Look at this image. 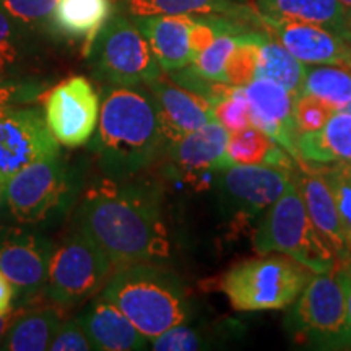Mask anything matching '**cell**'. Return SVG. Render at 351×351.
I'll list each match as a JSON object with an SVG mask.
<instances>
[{"label": "cell", "mask_w": 351, "mask_h": 351, "mask_svg": "<svg viewBox=\"0 0 351 351\" xmlns=\"http://www.w3.org/2000/svg\"><path fill=\"white\" fill-rule=\"evenodd\" d=\"M15 309V291L12 285L0 271V314L12 313Z\"/></svg>", "instance_id": "40"}, {"label": "cell", "mask_w": 351, "mask_h": 351, "mask_svg": "<svg viewBox=\"0 0 351 351\" xmlns=\"http://www.w3.org/2000/svg\"><path fill=\"white\" fill-rule=\"evenodd\" d=\"M339 2L346 8V10L351 12V0H339Z\"/></svg>", "instance_id": "43"}, {"label": "cell", "mask_w": 351, "mask_h": 351, "mask_svg": "<svg viewBox=\"0 0 351 351\" xmlns=\"http://www.w3.org/2000/svg\"><path fill=\"white\" fill-rule=\"evenodd\" d=\"M298 161L327 168L351 163V114L335 111L319 130L300 134Z\"/></svg>", "instance_id": "22"}, {"label": "cell", "mask_w": 351, "mask_h": 351, "mask_svg": "<svg viewBox=\"0 0 351 351\" xmlns=\"http://www.w3.org/2000/svg\"><path fill=\"white\" fill-rule=\"evenodd\" d=\"M85 176L62 152L21 169L2 184V195L15 221L28 226L60 223L77 207Z\"/></svg>", "instance_id": "4"}, {"label": "cell", "mask_w": 351, "mask_h": 351, "mask_svg": "<svg viewBox=\"0 0 351 351\" xmlns=\"http://www.w3.org/2000/svg\"><path fill=\"white\" fill-rule=\"evenodd\" d=\"M228 161L230 165H274L289 171L296 168L295 158L254 125L230 134Z\"/></svg>", "instance_id": "27"}, {"label": "cell", "mask_w": 351, "mask_h": 351, "mask_svg": "<svg viewBox=\"0 0 351 351\" xmlns=\"http://www.w3.org/2000/svg\"><path fill=\"white\" fill-rule=\"evenodd\" d=\"M112 270L108 254L75 228L56 244L43 295L60 309L85 304L103 291Z\"/></svg>", "instance_id": "9"}, {"label": "cell", "mask_w": 351, "mask_h": 351, "mask_svg": "<svg viewBox=\"0 0 351 351\" xmlns=\"http://www.w3.org/2000/svg\"><path fill=\"white\" fill-rule=\"evenodd\" d=\"M293 171L274 165H231L217 171L219 213L231 230H244L265 213L291 182Z\"/></svg>", "instance_id": "10"}, {"label": "cell", "mask_w": 351, "mask_h": 351, "mask_svg": "<svg viewBox=\"0 0 351 351\" xmlns=\"http://www.w3.org/2000/svg\"><path fill=\"white\" fill-rule=\"evenodd\" d=\"M239 36L241 34L234 33H219L204 51L195 56L191 65L202 77L208 78L212 82L226 83L225 65L228 57L231 56V52L238 46Z\"/></svg>", "instance_id": "32"}, {"label": "cell", "mask_w": 351, "mask_h": 351, "mask_svg": "<svg viewBox=\"0 0 351 351\" xmlns=\"http://www.w3.org/2000/svg\"><path fill=\"white\" fill-rule=\"evenodd\" d=\"M86 57L101 85H148L163 75L147 38L124 13L114 12Z\"/></svg>", "instance_id": "8"}, {"label": "cell", "mask_w": 351, "mask_h": 351, "mask_svg": "<svg viewBox=\"0 0 351 351\" xmlns=\"http://www.w3.org/2000/svg\"><path fill=\"white\" fill-rule=\"evenodd\" d=\"M60 153L44 111L32 106L0 109V186L21 169Z\"/></svg>", "instance_id": "12"}, {"label": "cell", "mask_w": 351, "mask_h": 351, "mask_svg": "<svg viewBox=\"0 0 351 351\" xmlns=\"http://www.w3.org/2000/svg\"><path fill=\"white\" fill-rule=\"evenodd\" d=\"M0 199H2V186H0Z\"/></svg>", "instance_id": "46"}, {"label": "cell", "mask_w": 351, "mask_h": 351, "mask_svg": "<svg viewBox=\"0 0 351 351\" xmlns=\"http://www.w3.org/2000/svg\"><path fill=\"white\" fill-rule=\"evenodd\" d=\"M99 96V119L88 150L106 178H135L166 150L156 101L145 85H101Z\"/></svg>", "instance_id": "2"}, {"label": "cell", "mask_w": 351, "mask_h": 351, "mask_svg": "<svg viewBox=\"0 0 351 351\" xmlns=\"http://www.w3.org/2000/svg\"><path fill=\"white\" fill-rule=\"evenodd\" d=\"M293 181L300 189L311 221L328 247L332 249V252L335 254L337 261L339 263L348 261L351 252L346 245L343 230H341L335 199H333L330 186L324 178L322 171L320 168L314 169V166L311 168L302 161H296Z\"/></svg>", "instance_id": "16"}, {"label": "cell", "mask_w": 351, "mask_h": 351, "mask_svg": "<svg viewBox=\"0 0 351 351\" xmlns=\"http://www.w3.org/2000/svg\"><path fill=\"white\" fill-rule=\"evenodd\" d=\"M150 44L163 72L169 73L192 64V15H130Z\"/></svg>", "instance_id": "20"}, {"label": "cell", "mask_w": 351, "mask_h": 351, "mask_svg": "<svg viewBox=\"0 0 351 351\" xmlns=\"http://www.w3.org/2000/svg\"><path fill=\"white\" fill-rule=\"evenodd\" d=\"M263 36H267V34L262 32L241 34L238 46L228 57L225 65V78L228 85L245 86L256 78L258 44H261Z\"/></svg>", "instance_id": "31"}, {"label": "cell", "mask_w": 351, "mask_h": 351, "mask_svg": "<svg viewBox=\"0 0 351 351\" xmlns=\"http://www.w3.org/2000/svg\"><path fill=\"white\" fill-rule=\"evenodd\" d=\"M228 140L230 132L218 121H212L174 140L165 153L179 174L189 178L215 176L217 171L231 166L228 161Z\"/></svg>", "instance_id": "17"}, {"label": "cell", "mask_w": 351, "mask_h": 351, "mask_svg": "<svg viewBox=\"0 0 351 351\" xmlns=\"http://www.w3.org/2000/svg\"><path fill=\"white\" fill-rule=\"evenodd\" d=\"M335 112L328 104L324 103L314 96L301 95L295 98V124L298 135L307 134V132L319 130L326 125Z\"/></svg>", "instance_id": "37"}, {"label": "cell", "mask_w": 351, "mask_h": 351, "mask_svg": "<svg viewBox=\"0 0 351 351\" xmlns=\"http://www.w3.org/2000/svg\"><path fill=\"white\" fill-rule=\"evenodd\" d=\"M51 80L38 75L0 78V109L32 104L49 90Z\"/></svg>", "instance_id": "33"}, {"label": "cell", "mask_w": 351, "mask_h": 351, "mask_svg": "<svg viewBox=\"0 0 351 351\" xmlns=\"http://www.w3.org/2000/svg\"><path fill=\"white\" fill-rule=\"evenodd\" d=\"M287 335L314 350H351V324L337 270L314 274L289 304L283 322Z\"/></svg>", "instance_id": "7"}, {"label": "cell", "mask_w": 351, "mask_h": 351, "mask_svg": "<svg viewBox=\"0 0 351 351\" xmlns=\"http://www.w3.org/2000/svg\"><path fill=\"white\" fill-rule=\"evenodd\" d=\"M346 168H348V171L351 173V163H350V165H346Z\"/></svg>", "instance_id": "45"}, {"label": "cell", "mask_w": 351, "mask_h": 351, "mask_svg": "<svg viewBox=\"0 0 351 351\" xmlns=\"http://www.w3.org/2000/svg\"><path fill=\"white\" fill-rule=\"evenodd\" d=\"M56 243L43 231L26 228L0 230V271L15 291V306L23 307L44 293Z\"/></svg>", "instance_id": "11"}, {"label": "cell", "mask_w": 351, "mask_h": 351, "mask_svg": "<svg viewBox=\"0 0 351 351\" xmlns=\"http://www.w3.org/2000/svg\"><path fill=\"white\" fill-rule=\"evenodd\" d=\"M313 275L285 254H258L234 263L223 275L221 291L232 309L241 313L278 311L289 307Z\"/></svg>", "instance_id": "6"}, {"label": "cell", "mask_w": 351, "mask_h": 351, "mask_svg": "<svg viewBox=\"0 0 351 351\" xmlns=\"http://www.w3.org/2000/svg\"><path fill=\"white\" fill-rule=\"evenodd\" d=\"M112 15V0H57L54 28L59 38L82 41L86 56L96 34Z\"/></svg>", "instance_id": "23"}, {"label": "cell", "mask_w": 351, "mask_h": 351, "mask_svg": "<svg viewBox=\"0 0 351 351\" xmlns=\"http://www.w3.org/2000/svg\"><path fill=\"white\" fill-rule=\"evenodd\" d=\"M340 36H341V39H343L345 44H346V49H348L350 60H351V12L348 13V19H346V23L343 26V29H341Z\"/></svg>", "instance_id": "42"}, {"label": "cell", "mask_w": 351, "mask_h": 351, "mask_svg": "<svg viewBox=\"0 0 351 351\" xmlns=\"http://www.w3.org/2000/svg\"><path fill=\"white\" fill-rule=\"evenodd\" d=\"M306 75V64L298 60L276 39L269 34L258 44L256 78H269L287 88L295 98L301 95L302 80Z\"/></svg>", "instance_id": "28"}, {"label": "cell", "mask_w": 351, "mask_h": 351, "mask_svg": "<svg viewBox=\"0 0 351 351\" xmlns=\"http://www.w3.org/2000/svg\"><path fill=\"white\" fill-rule=\"evenodd\" d=\"M16 317L15 311H12V313H7V314H0V345H2L3 339H5L8 328H10L13 319Z\"/></svg>", "instance_id": "41"}, {"label": "cell", "mask_w": 351, "mask_h": 351, "mask_svg": "<svg viewBox=\"0 0 351 351\" xmlns=\"http://www.w3.org/2000/svg\"><path fill=\"white\" fill-rule=\"evenodd\" d=\"M341 111H346V112H350V114H351V101H350L348 104H346V106H345L343 109H341Z\"/></svg>", "instance_id": "44"}, {"label": "cell", "mask_w": 351, "mask_h": 351, "mask_svg": "<svg viewBox=\"0 0 351 351\" xmlns=\"http://www.w3.org/2000/svg\"><path fill=\"white\" fill-rule=\"evenodd\" d=\"M130 15H219L254 28H265L249 0H122Z\"/></svg>", "instance_id": "21"}, {"label": "cell", "mask_w": 351, "mask_h": 351, "mask_svg": "<svg viewBox=\"0 0 351 351\" xmlns=\"http://www.w3.org/2000/svg\"><path fill=\"white\" fill-rule=\"evenodd\" d=\"M77 320L90 339L93 350L140 351L150 348V339L140 333L137 327L103 296V293L86 301Z\"/></svg>", "instance_id": "19"}, {"label": "cell", "mask_w": 351, "mask_h": 351, "mask_svg": "<svg viewBox=\"0 0 351 351\" xmlns=\"http://www.w3.org/2000/svg\"><path fill=\"white\" fill-rule=\"evenodd\" d=\"M75 223L108 254L114 269L169 257L163 191L150 179H96L82 192Z\"/></svg>", "instance_id": "1"}, {"label": "cell", "mask_w": 351, "mask_h": 351, "mask_svg": "<svg viewBox=\"0 0 351 351\" xmlns=\"http://www.w3.org/2000/svg\"><path fill=\"white\" fill-rule=\"evenodd\" d=\"M152 91L160 111L166 135V147L215 119L213 104L208 99L179 86L161 75L145 85Z\"/></svg>", "instance_id": "18"}, {"label": "cell", "mask_w": 351, "mask_h": 351, "mask_svg": "<svg viewBox=\"0 0 351 351\" xmlns=\"http://www.w3.org/2000/svg\"><path fill=\"white\" fill-rule=\"evenodd\" d=\"M252 249L256 254H285L314 274H328L339 265L335 254L311 221L293 179L278 200L262 215L252 236Z\"/></svg>", "instance_id": "5"}, {"label": "cell", "mask_w": 351, "mask_h": 351, "mask_svg": "<svg viewBox=\"0 0 351 351\" xmlns=\"http://www.w3.org/2000/svg\"><path fill=\"white\" fill-rule=\"evenodd\" d=\"M152 341V350L156 351H192L208 348V340L202 332L186 326V322L171 327Z\"/></svg>", "instance_id": "36"}, {"label": "cell", "mask_w": 351, "mask_h": 351, "mask_svg": "<svg viewBox=\"0 0 351 351\" xmlns=\"http://www.w3.org/2000/svg\"><path fill=\"white\" fill-rule=\"evenodd\" d=\"M215 119L230 134L251 125V106L245 98L244 86H232L221 99L213 104Z\"/></svg>", "instance_id": "34"}, {"label": "cell", "mask_w": 351, "mask_h": 351, "mask_svg": "<svg viewBox=\"0 0 351 351\" xmlns=\"http://www.w3.org/2000/svg\"><path fill=\"white\" fill-rule=\"evenodd\" d=\"M57 0H0V8L43 39L59 38L54 28Z\"/></svg>", "instance_id": "30"}, {"label": "cell", "mask_w": 351, "mask_h": 351, "mask_svg": "<svg viewBox=\"0 0 351 351\" xmlns=\"http://www.w3.org/2000/svg\"><path fill=\"white\" fill-rule=\"evenodd\" d=\"M51 351H88L93 350L90 339L86 337L77 317L64 320L57 330L54 340L49 346Z\"/></svg>", "instance_id": "38"}, {"label": "cell", "mask_w": 351, "mask_h": 351, "mask_svg": "<svg viewBox=\"0 0 351 351\" xmlns=\"http://www.w3.org/2000/svg\"><path fill=\"white\" fill-rule=\"evenodd\" d=\"M244 93L251 106V125L269 135L298 161L295 96L269 78H254L244 86Z\"/></svg>", "instance_id": "14"}, {"label": "cell", "mask_w": 351, "mask_h": 351, "mask_svg": "<svg viewBox=\"0 0 351 351\" xmlns=\"http://www.w3.org/2000/svg\"><path fill=\"white\" fill-rule=\"evenodd\" d=\"M301 95L314 96L333 111H341L351 101V69L340 65L306 67Z\"/></svg>", "instance_id": "29"}, {"label": "cell", "mask_w": 351, "mask_h": 351, "mask_svg": "<svg viewBox=\"0 0 351 351\" xmlns=\"http://www.w3.org/2000/svg\"><path fill=\"white\" fill-rule=\"evenodd\" d=\"M101 293L150 340L187 322L191 314L181 276L160 262L117 267Z\"/></svg>", "instance_id": "3"}, {"label": "cell", "mask_w": 351, "mask_h": 351, "mask_svg": "<svg viewBox=\"0 0 351 351\" xmlns=\"http://www.w3.org/2000/svg\"><path fill=\"white\" fill-rule=\"evenodd\" d=\"M60 307H44L32 313L16 314L0 350L2 351H44L49 350L57 330L62 326Z\"/></svg>", "instance_id": "26"}, {"label": "cell", "mask_w": 351, "mask_h": 351, "mask_svg": "<svg viewBox=\"0 0 351 351\" xmlns=\"http://www.w3.org/2000/svg\"><path fill=\"white\" fill-rule=\"evenodd\" d=\"M263 19L293 20L320 25L341 33L350 10L339 0H254Z\"/></svg>", "instance_id": "24"}, {"label": "cell", "mask_w": 351, "mask_h": 351, "mask_svg": "<svg viewBox=\"0 0 351 351\" xmlns=\"http://www.w3.org/2000/svg\"><path fill=\"white\" fill-rule=\"evenodd\" d=\"M337 276H339L341 288L345 293V301H346V311H348V319L351 324V257L348 261L340 262L337 265Z\"/></svg>", "instance_id": "39"}, {"label": "cell", "mask_w": 351, "mask_h": 351, "mask_svg": "<svg viewBox=\"0 0 351 351\" xmlns=\"http://www.w3.org/2000/svg\"><path fill=\"white\" fill-rule=\"evenodd\" d=\"M320 171L330 186L337 210H339L346 245L351 252V173L346 165L327 166V168H320Z\"/></svg>", "instance_id": "35"}, {"label": "cell", "mask_w": 351, "mask_h": 351, "mask_svg": "<svg viewBox=\"0 0 351 351\" xmlns=\"http://www.w3.org/2000/svg\"><path fill=\"white\" fill-rule=\"evenodd\" d=\"M101 96L86 77L77 75L56 85L44 101V117L51 134L67 148H77L93 137L99 119Z\"/></svg>", "instance_id": "13"}, {"label": "cell", "mask_w": 351, "mask_h": 351, "mask_svg": "<svg viewBox=\"0 0 351 351\" xmlns=\"http://www.w3.org/2000/svg\"><path fill=\"white\" fill-rule=\"evenodd\" d=\"M267 32L271 33L288 52L302 64L340 65L351 69L346 44L340 34L320 25L293 20L263 19Z\"/></svg>", "instance_id": "15"}, {"label": "cell", "mask_w": 351, "mask_h": 351, "mask_svg": "<svg viewBox=\"0 0 351 351\" xmlns=\"http://www.w3.org/2000/svg\"><path fill=\"white\" fill-rule=\"evenodd\" d=\"M44 39L33 34L0 8V78L32 75Z\"/></svg>", "instance_id": "25"}]
</instances>
